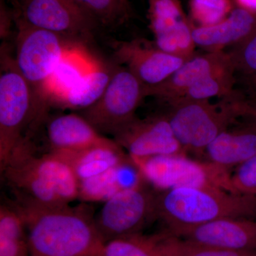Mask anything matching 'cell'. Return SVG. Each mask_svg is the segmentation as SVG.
<instances>
[{"mask_svg":"<svg viewBox=\"0 0 256 256\" xmlns=\"http://www.w3.org/2000/svg\"><path fill=\"white\" fill-rule=\"evenodd\" d=\"M250 80L254 86L256 88V78H248Z\"/></svg>","mask_w":256,"mask_h":256,"instance_id":"1f68e13d","label":"cell"},{"mask_svg":"<svg viewBox=\"0 0 256 256\" xmlns=\"http://www.w3.org/2000/svg\"><path fill=\"white\" fill-rule=\"evenodd\" d=\"M0 256H30L26 224L13 202L0 206Z\"/></svg>","mask_w":256,"mask_h":256,"instance_id":"44dd1931","label":"cell"},{"mask_svg":"<svg viewBox=\"0 0 256 256\" xmlns=\"http://www.w3.org/2000/svg\"><path fill=\"white\" fill-rule=\"evenodd\" d=\"M114 140L130 158L184 154L185 150L175 137L166 116L134 118L114 134Z\"/></svg>","mask_w":256,"mask_h":256,"instance_id":"30bf717a","label":"cell"},{"mask_svg":"<svg viewBox=\"0 0 256 256\" xmlns=\"http://www.w3.org/2000/svg\"><path fill=\"white\" fill-rule=\"evenodd\" d=\"M112 72L99 62L64 97L58 106L70 109H82L96 104L107 88Z\"/></svg>","mask_w":256,"mask_h":256,"instance_id":"7402d4cb","label":"cell"},{"mask_svg":"<svg viewBox=\"0 0 256 256\" xmlns=\"http://www.w3.org/2000/svg\"><path fill=\"white\" fill-rule=\"evenodd\" d=\"M16 22L64 37L88 36L98 26L73 0H23Z\"/></svg>","mask_w":256,"mask_h":256,"instance_id":"9c48e42d","label":"cell"},{"mask_svg":"<svg viewBox=\"0 0 256 256\" xmlns=\"http://www.w3.org/2000/svg\"><path fill=\"white\" fill-rule=\"evenodd\" d=\"M256 32V12L238 8L232 10L220 22L192 30L195 44L220 48L240 43Z\"/></svg>","mask_w":256,"mask_h":256,"instance_id":"9a60e30c","label":"cell"},{"mask_svg":"<svg viewBox=\"0 0 256 256\" xmlns=\"http://www.w3.org/2000/svg\"><path fill=\"white\" fill-rule=\"evenodd\" d=\"M133 164L130 158L127 161L100 175L79 182L78 198L86 202H104L124 188L140 184L128 181V168Z\"/></svg>","mask_w":256,"mask_h":256,"instance_id":"ffe728a7","label":"cell"},{"mask_svg":"<svg viewBox=\"0 0 256 256\" xmlns=\"http://www.w3.org/2000/svg\"><path fill=\"white\" fill-rule=\"evenodd\" d=\"M166 116L175 137L186 150L204 152L206 148L240 114L252 116L248 102L220 108L208 100H180L172 102Z\"/></svg>","mask_w":256,"mask_h":256,"instance_id":"3957f363","label":"cell"},{"mask_svg":"<svg viewBox=\"0 0 256 256\" xmlns=\"http://www.w3.org/2000/svg\"><path fill=\"white\" fill-rule=\"evenodd\" d=\"M18 25L14 65L32 87L42 112L44 105V87L69 46L64 43V36L57 34L32 28L20 22H18Z\"/></svg>","mask_w":256,"mask_h":256,"instance_id":"8992f818","label":"cell"},{"mask_svg":"<svg viewBox=\"0 0 256 256\" xmlns=\"http://www.w3.org/2000/svg\"><path fill=\"white\" fill-rule=\"evenodd\" d=\"M114 56L148 88L166 80L186 60L138 40L116 42Z\"/></svg>","mask_w":256,"mask_h":256,"instance_id":"8fae6325","label":"cell"},{"mask_svg":"<svg viewBox=\"0 0 256 256\" xmlns=\"http://www.w3.org/2000/svg\"><path fill=\"white\" fill-rule=\"evenodd\" d=\"M28 162L50 184L66 204L78 198L79 180L68 162L54 152L36 156L28 140L22 142Z\"/></svg>","mask_w":256,"mask_h":256,"instance_id":"d6986e66","label":"cell"},{"mask_svg":"<svg viewBox=\"0 0 256 256\" xmlns=\"http://www.w3.org/2000/svg\"><path fill=\"white\" fill-rule=\"evenodd\" d=\"M148 18L154 37L173 31L188 22L180 0H148Z\"/></svg>","mask_w":256,"mask_h":256,"instance_id":"cb8c5ba5","label":"cell"},{"mask_svg":"<svg viewBox=\"0 0 256 256\" xmlns=\"http://www.w3.org/2000/svg\"><path fill=\"white\" fill-rule=\"evenodd\" d=\"M42 116L34 92L18 72L8 63L0 76V170L24 138V130Z\"/></svg>","mask_w":256,"mask_h":256,"instance_id":"5b68a950","label":"cell"},{"mask_svg":"<svg viewBox=\"0 0 256 256\" xmlns=\"http://www.w3.org/2000/svg\"><path fill=\"white\" fill-rule=\"evenodd\" d=\"M156 194L140 184L124 188L104 202L94 216L104 242L140 234L146 224L156 218Z\"/></svg>","mask_w":256,"mask_h":256,"instance_id":"ba28073f","label":"cell"},{"mask_svg":"<svg viewBox=\"0 0 256 256\" xmlns=\"http://www.w3.org/2000/svg\"><path fill=\"white\" fill-rule=\"evenodd\" d=\"M234 73V69L230 68L207 76L188 88L176 100H208L216 96H229L232 92Z\"/></svg>","mask_w":256,"mask_h":256,"instance_id":"d4e9b609","label":"cell"},{"mask_svg":"<svg viewBox=\"0 0 256 256\" xmlns=\"http://www.w3.org/2000/svg\"><path fill=\"white\" fill-rule=\"evenodd\" d=\"M190 10L200 26L220 22L228 16V0H191Z\"/></svg>","mask_w":256,"mask_h":256,"instance_id":"83f0119b","label":"cell"},{"mask_svg":"<svg viewBox=\"0 0 256 256\" xmlns=\"http://www.w3.org/2000/svg\"><path fill=\"white\" fill-rule=\"evenodd\" d=\"M98 25L114 26L122 22L129 15L126 0H73Z\"/></svg>","mask_w":256,"mask_h":256,"instance_id":"484cf974","label":"cell"},{"mask_svg":"<svg viewBox=\"0 0 256 256\" xmlns=\"http://www.w3.org/2000/svg\"><path fill=\"white\" fill-rule=\"evenodd\" d=\"M142 178L160 190L178 186H214L236 192L226 168L200 162L184 154L130 158Z\"/></svg>","mask_w":256,"mask_h":256,"instance_id":"277c9868","label":"cell"},{"mask_svg":"<svg viewBox=\"0 0 256 256\" xmlns=\"http://www.w3.org/2000/svg\"><path fill=\"white\" fill-rule=\"evenodd\" d=\"M256 78V77H250V78Z\"/></svg>","mask_w":256,"mask_h":256,"instance_id":"836d02e7","label":"cell"},{"mask_svg":"<svg viewBox=\"0 0 256 256\" xmlns=\"http://www.w3.org/2000/svg\"><path fill=\"white\" fill-rule=\"evenodd\" d=\"M208 162L227 168L242 164L256 153V122L220 133L206 146Z\"/></svg>","mask_w":256,"mask_h":256,"instance_id":"e0dca14e","label":"cell"},{"mask_svg":"<svg viewBox=\"0 0 256 256\" xmlns=\"http://www.w3.org/2000/svg\"><path fill=\"white\" fill-rule=\"evenodd\" d=\"M54 153L68 162L79 182L102 174L130 158L118 143L108 138L105 142L82 150Z\"/></svg>","mask_w":256,"mask_h":256,"instance_id":"ac0fdd59","label":"cell"},{"mask_svg":"<svg viewBox=\"0 0 256 256\" xmlns=\"http://www.w3.org/2000/svg\"><path fill=\"white\" fill-rule=\"evenodd\" d=\"M100 256H163L151 236L141 234L105 242Z\"/></svg>","mask_w":256,"mask_h":256,"instance_id":"4316f807","label":"cell"},{"mask_svg":"<svg viewBox=\"0 0 256 256\" xmlns=\"http://www.w3.org/2000/svg\"><path fill=\"white\" fill-rule=\"evenodd\" d=\"M173 236L198 245L224 250H256V220L220 218L184 229Z\"/></svg>","mask_w":256,"mask_h":256,"instance_id":"7c38bea8","label":"cell"},{"mask_svg":"<svg viewBox=\"0 0 256 256\" xmlns=\"http://www.w3.org/2000/svg\"><path fill=\"white\" fill-rule=\"evenodd\" d=\"M156 218L174 234L224 218H254L256 196L214 186H178L156 194Z\"/></svg>","mask_w":256,"mask_h":256,"instance_id":"7a4b0ae2","label":"cell"},{"mask_svg":"<svg viewBox=\"0 0 256 256\" xmlns=\"http://www.w3.org/2000/svg\"><path fill=\"white\" fill-rule=\"evenodd\" d=\"M230 180L236 192L256 196V153L237 166Z\"/></svg>","mask_w":256,"mask_h":256,"instance_id":"f546056e","label":"cell"},{"mask_svg":"<svg viewBox=\"0 0 256 256\" xmlns=\"http://www.w3.org/2000/svg\"><path fill=\"white\" fill-rule=\"evenodd\" d=\"M151 237L163 256H256V250L238 252L205 246L166 232Z\"/></svg>","mask_w":256,"mask_h":256,"instance_id":"603a6c76","label":"cell"},{"mask_svg":"<svg viewBox=\"0 0 256 256\" xmlns=\"http://www.w3.org/2000/svg\"><path fill=\"white\" fill-rule=\"evenodd\" d=\"M239 8L256 12V0H235Z\"/></svg>","mask_w":256,"mask_h":256,"instance_id":"4dcf8cb0","label":"cell"},{"mask_svg":"<svg viewBox=\"0 0 256 256\" xmlns=\"http://www.w3.org/2000/svg\"><path fill=\"white\" fill-rule=\"evenodd\" d=\"M228 54L235 72H240L247 78L256 76V32Z\"/></svg>","mask_w":256,"mask_h":256,"instance_id":"f1b7e54d","label":"cell"},{"mask_svg":"<svg viewBox=\"0 0 256 256\" xmlns=\"http://www.w3.org/2000/svg\"><path fill=\"white\" fill-rule=\"evenodd\" d=\"M13 203L26 224L30 256H100L105 242L88 208Z\"/></svg>","mask_w":256,"mask_h":256,"instance_id":"6da1fadb","label":"cell"},{"mask_svg":"<svg viewBox=\"0 0 256 256\" xmlns=\"http://www.w3.org/2000/svg\"><path fill=\"white\" fill-rule=\"evenodd\" d=\"M252 77H256V76H252Z\"/></svg>","mask_w":256,"mask_h":256,"instance_id":"d590c367","label":"cell"},{"mask_svg":"<svg viewBox=\"0 0 256 256\" xmlns=\"http://www.w3.org/2000/svg\"><path fill=\"white\" fill-rule=\"evenodd\" d=\"M47 138L52 152L82 150L107 140L82 116L69 114L50 120Z\"/></svg>","mask_w":256,"mask_h":256,"instance_id":"5bb4252c","label":"cell"},{"mask_svg":"<svg viewBox=\"0 0 256 256\" xmlns=\"http://www.w3.org/2000/svg\"><path fill=\"white\" fill-rule=\"evenodd\" d=\"M148 87L126 67L114 69L107 88L82 116L100 133L114 134L130 122Z\"/></svg>","mask_w":256,"mask_h":256,"instance_id":"52a82bcc","label":"cell"},{"mask_svg":"<svg viewBox=\"0 0 256 256\" xmlns=\"http://www.w3.org/2000/svg\"><path fill=\"white\" fill-rule=\"evenodd\" d=\"M97 63L82 48L69 46L45 84L44 104L52 102L58 106L68 92Z\"/></svg>","mask_w":256,"mask_h":256,"instance_id":"2e32d148","label":"cell"},{"mask_svg":"<svg viewBox=\"0 0 256 256\" xmlns=\"http://www.w3.org/2000/svg\"><path fill=\"white\" fill-rule=\"evenodd\" d=\"M18 2V3H20V2L23 1V0H16Z\"/></svg>","mask_w":256,"mask_h":256,"instance_id":"d6a6232c","label":"cell"},{"mask_svg":"<svg viewBox=\"0 0 256 256\" xmlns=\"http://www.w3.org/2000/svg\"><path fill=\"white\" fill-rule=\"evenodd\" d=\"M230 68L234 69L228 54L220 50L193 56L164 82L148 88V96H156L171 104L180 99L188 88L198 80Z\"/></svg>","mask_w":256,"mask_h":256,"instance_id":"4fadbf2b","label":"cell"},{"mask_svg":"<svg viewBox=\"0 0 256 256\" xmlns=\"http://www.w3.org/2000/svg\"><path fill=\"white\" fill-rule=\"evenodd\" d=\"M126 1H127V2H128V0H126Z\"/></svg>","mask_w":256,"mask_h":256,"instance_id":"e575fe53","label":"cell"}]
</instances>
